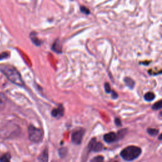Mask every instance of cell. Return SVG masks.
I'll list each match as a JSON object with an SVG mask.
<instances>
[{
    "mask_svg": "<svg viewBox=\"0 0 162 162\" xmlns=\"http://www.w3.org/2000/svg\"><path fill=\"white\" fill-rule=\"evenodd\" d=\"M1 70L6 78L12 83L19 86H24V81L21 75L15 68L10 65H3L1 67Z\"/></svg>",
    "mask_w": 162,
    "mask_h": 162,
    "instance_id": "obj_1",
    "label": "cell"
},
{
    "mask_svg": "<svg viewBox=\"0 0 162 162\" xmlns=\"http://www.w3.org/2000/svg\"><path fill=\"white\" fill-rule=\"evenodd\" d=\"M141 152V149L139 147L129 146L122 150L120 156L126 161H133L140 156Z\"/></svg>",
    "mask_w": 162,
    "mask_h": 162,
    "instance_id": "obj_2",
    "label": "cell"
},
{
    "mask_svg": "<svg viewBox=\"0 0 162 162\" xmlns=\"http://www.w3.org/2000/svg\"><path fill=\"white\" fill-rule=\"evenodd\" d=\"M28 134L30 141L33 142L39 143L43 140V132L41 129L34 126H29L28 128Z\"/></svg>",
    "mask_w": 162,
    "mask_h": 162,
    "instance_id": "obj_3",
    "label": "cell"
},
{
    "mask_svg": "<svg viewBox=\"0 0 162 162\" xmlns=\"http://www.w3.org/2000/svg\"><path fill=\"white\" fill-rule=\"evenodd\" d=\"M85 130L83 129H79L77 130H75L74 133L72 134V141L75 144H81L82 138H83V135L84 134Z\"/></svg>",
    "mask_w": 162,
    "mask_h": 162,
    "instance_id": "obj_4",
    "label": "cell"
},
{
    "mask_svg": "<svg viewBox=\"0 0 162 162\" xmlns=\"http://www.w3.org/2000/svg\"><path fill=\"white\" fill-rule=\"evenodd\" d=\"M88 148L89 151H93L95 152H98L103 149V145L101 142H97L95 138H93L90 141L88 145Z\"/></svg>",
    "mask_w": 162,
    "mask_h": 162,
    "instance_id": "obj_5",
    "label": "cell"
},
{
    "mask_svg": "<svg viewBox=\"0 0 162 162\" xmlns=\"http://www.w3.org/2000/svg\"><path fill=\"white\" fill-rule=\"evenodd\" d=\"M116 139H117V135H116L115 133H113V132L106 134L103 137L104 141L108 143L114 142L116 140Z\"/></svg>",
    "mask_w": 162,
    "mask_h": 162,
    "instance_id": "obj_6",
    "label": "cell"
},
{
    "mask_svg": "<svg viewBox=\"0 0 162 162\" xmlns=\"http://www.w3.org/2000/svg\"><path fill=\"white\" fill-rule=\"evenodd\" d=\"M64 114V109L63 107L60 105L58 108H55L51 112V115L54 117H60L62 116Z\"/></svg>",
    "mask_w": 162,
    "mask_h": 162,
    "instance_id": "obj_7",
    "label": "cell"
},
{
    "mask_svg": "<svg viewBox=\"0 0 162 162\" xmlns=\"http://www.w3.org/2000/svg\"><path fill=\"white\" fill-rule=\"evenodd\" d=\"M39 162H48V153L47 149H45L38 157Z\"/></svg>",
    "mask_w": 162,
    "mask_h": 162,
    "instance_id": "obj_8",
    "label": "cell"
},
{
    "mask_svg": "<svg viewBox=\"0 0 162 162\" xmlns=\"http://www.w3.org/2000/svg\"><path fill=\"white\" fill-rule=\"evenodd\" d=\"M7 98L3 93H0V110H3L5 108Z\"/></svg>",
    "mask_w": 162,
    "mask_h": 162,
    "instance_id": "obj_9",
    "label": "cell"
},
{
    "mask_svg": "<svg viewBox=\"0 0 162 162\" xmlns=\"http://www.w3.org/2000/svg\"><path fill=\"white\" fill-rule=\"evenodd\" d=\"M53 50L56 53H61L62 52V45L60 43L59 40H56L53 44Z\"/></svg>",
    "mask_w": 162,
    "mask_h": 162,
    "instance_id": "obj_10",
    "label": "cell"
},
{
    "mask_svg": "<svg viewBox=\"0 0 162 162\" xmlns=\"http://www.w3.org/2000/svg\"><path fill=\"white\" fill-rule=\"evenodd\" d=\"M124 82H125L127 86H128L130 89H133L135 86V82L133 79L130 77H126L124 79Z\"/></svg>",
    "mask_w": 162,
    "mask_h": 162,
    "instance_id": "obj_11",
    "label": "cell"
},
{
    "mask_svg": "<svg viewBox=\"0 0 162 162\" xmlns=\"http://www.w3.org/2000/svg\"><path fill=\"white\" fill-rule=\"evenodd\" d=\"M11 154L9 153H6L3 154L0 158V162H10Z\"/></svg>",
    "mask_w": 162,
    "mask_h": 162,
    "instance_id": "obj_12",
    "label": "cell"
},
{
    "mask_svg": "<svg viewBox=\"0 0 162 162\" xmlns=\"http://www.w3.org/2000/svg\"><path fill=\"white\" fill-rule=\"evenodd\" d=\"M144 100L147 101H153L154 98H155V95L152 92H148L144 96Z\"/></svg>",
    "mask_w": 162,
    "mask_h": 162,
    "instance_id": "obj_13",
    "label": "cell"
},
{
    "mask_svg": "<svg viewBox=\"0 0 162 162\" xmlns=\"http://www.w3.org/2000/svg\"><path fill=\"white\" fill-rule=\"evenodd\" d=\"M161 108H162V100L157 101V102L154 103L152 107V109L153 110H160V109Z\"/></svg>",
    "mask_w": 162,
    "mask_h": 162,
    "instance_id": "obj_14",
    "label": "cell"
},
{
    "mask_svg": "<svg viewBox=\"0 0 162 162\" xmlns=\"http://www.w3.org/2000/svg\"><path fill=\"white\" fill-rule=\"evenodd\" d=\"M147 132H148V133L152 135V136H155L158 133V130L156 129H153V128H148V130H147Z\"/></svg>",
    "mask_w": 162,
    "mask_h": 162,
    "instance_id": "obj_15",
    "label": "cell"
},
{
    "mask_svg": "<svg viewBox=\"0 0 162 162\" xmlns=\"http://www.w3.org/2000/svg\"><path fill=\"white\" fill-rule=\"evenodd\" d=\"M67 148H63L59 150V154L62 158H63L64 156H65V155L67 154Z\"/></svg>",
    "mask_w": 162,
    "mask_h": 162,
    "instance_id": "obj_16",
    "label": "cell"
},
{
    "mask_svg": "<svg viewBox=\"0 0 162 162\" xmlns=\"http://www.w3.org/2000/svg\"><path fill=\"white\" fill-rule=\"evenodd\" d=\"M31 40L32 41L33 43L36 44V46H39V45L41 44V41L38 39V38H37L35 36H31Z\"/></svg>",
    "mask_w": 162,
    "mask_h": 162,
    "instance_id": "obj_17",
    "label": "cell"
},
{
    "mask_svg": "<svg viewBox=\"0 0 162 162\" xmlns=\"http://www.w3.org/2000/svg\"><path fill=\"white\" fill-rule=\"evenodd\" d=\"M93 162H104V158L102 156H97L94 158Z\"/></svg>",
    "mask_w": 162,
    "mask_h": 162,
    "instance_id": "obj_18",
    "label": "cell"
},
{
    "mask_svg": "<svg viewBox=\"0 0 162 162\" xmlns=\"http://www.w3.org/2000/svg\"><path fill=\"white\" fill-rule=\"evenodd\" d=\"M104 89H105V92H106L107 93H110L112 91L110 86V84H109L108 83H105V84H104Z\"/></svg>",
    "mask_w": 162,
    "mask_h": 162,
    "instance_id": "obj_19",
    "label": "cell"
},
{
    "mask_svg": "<svg viewBox=\"0 0 162 162\" xmlns=\"http://www.w3.org/2000/svg\"><path fill=\"white\" fill-rule=\"evenodd\" d=\"M81 12L83 13H85V14H89L90 13V11L88 8H86V6H81Z\"/></svg>",
    "mask_w": 162,
    "mask_h": 162,
    "instance_id": "obj_20",
    "label": "cell"
},
{
    "mask_svg": "<svg viewBox=\"0 0 162 162\" xmlns=\"http://www.w3.org/2000/svg\"><path fill=\"white\" fill-rule=\"evenodd\" d=\"M126 129H123V130H119V137H120V138H121L122 137V136H123V135L125 134L126 133Z\"/></svg>",
    "mask_w": 162,
    "mask_h": 162,
    "instance_id": "obj_21",
    "label": "cell"
},
{
    "mask_svg": "<svg viewBox=\"0 0 162 162\" xmlns=\"http://www.w3.org/2000/svg\"><path fill=\"white\" fill-rule=\"evenodd\" d=\"M8 55L7 53H3L0 54V60L7 58L8 57Z\"/></svg>",
    "mask_w": 162,
    "mask_h": 162,
    "instance_id": "obj_22",
    "label": "cell"
},
{
    "mask_svg": "<svg viewBox=\"0 0 162 162\" xmlns=\"http://www.w3.org/2000/svg\"><path fill=\"white\" fill-rule=\"evenodd\" d=\"M115 123L117 126H122V122H121V121H120V120L118 118H116L115 119Z\"/></svg>",
    "mask_w": 162,
    "mask_h": 162,
    "instance_id": "obj_23",
    "label": "cell"
},
{
    "mask_svg": "<svg viewBox=\"0 0 162 162\" xmlns=\"http://www.w3.org/2000/svg\"><path fill=\"white\" fill-rule=\"evenodd\" d=\"M112 97L114 99H116L118 97V95H117V93H115V91H112Z\"/></svg>",
    "mask_w": 162,
    "mask_h": 162,
    "instance_id": "obj_24",
    "label": "cell"
},
{
    "mask_svg": "<svg viewBox=\"0 0 162 162\" xmlns=\"http://www.w3.org/2000/svg\"><path fill=\"white\" fill-rule=\"evenodd\" d=\"M159 116H160V118L162 119V112H161L160 113V114H159Z\"/></svg>",
    "mask_w": 162,
    "mask_h": 162,
    "instance_id": "obj_25",
    "label": "cell"
},
{
    "mask_svg": "<svg viewBox=\"0 0 162 162\" xmlns=\"http://www.w3.org/2000/svg\"><path fill=\"white\" fill-rule=\"evenodd\" d=\"M158 139H159L160 140H162V134L160 135V136H159V137H158Z\"/></svg>",
    "mask_w": 162,
    "mask_h": 162,
    "instance_id": "obj_26",
    "label": "cell"
},
{
    "mask_svg": "<svg viewBox=\"0 0 162 162\" xmlns=\"http://www.w3.org/2000/svg\"><path fill=\"white\" fill-rule=\"evenodd\" d=\"M52 162H56V161H52Z\"/></svg>",
    "mask_w": 162,
    "mask_h": 162,
    "instance_id": "obj_27",
    "label": "cell"
},
{
    "mask_svg": "<svg viewBox=\"0 0 162 162\" xmlns=\"http://www.w3.org/2000/svg\"><path fill=\"white\" fill-rule=\"evenodd\" d=\"M115 162H117V161H115Z\"/></svg>",
    "mask_w": 162,
    "mask_h": 162,
    "instance_id": "obj_28",
    "label": "cell"
}]
</instances>
